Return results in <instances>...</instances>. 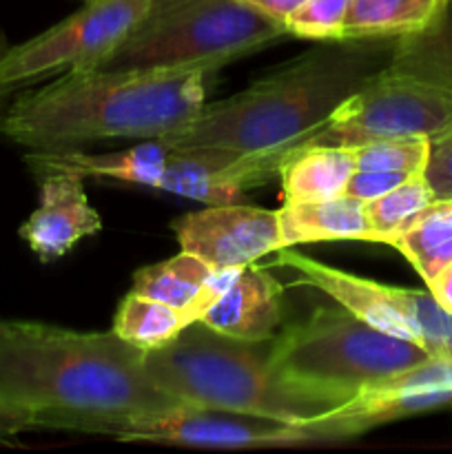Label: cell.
<instances>
[{"label": "cell", "instance_id": "obj_1", "mask_svg": "<svg viewBox=\"0 0 452 454\" xmlns=\"http://www.w3.org/2000/svg\"><path fill=\"white\" fill-rule=\"evenodd\" d=\"M175 406L144 366V350L113 331L78 333L0 319V419L27 430L115 437L124 426Z\"/></svg>", "mask_w": 452, "mask_h": 454}, {"label": "cell", "instance_id": "obj_2", "mask_svg": "<svg viewBox=\"0 0 452 454\" xmlns=\"http://www.w3.org/2000/svg\"><path fill=\"white\" fill-rule=\"evenodd\" d=\"M397 40H323L244 91L226 100H207L189 124L160 142L168 151L264 158L279 177L284 158L304 146L353 93L388 65Z\"/></svg>", "mask_w": 452, "mask_h": 454}, {"label": "cell", "instance_id": "obj_3", "mask_svg": "<svg viewBox=\"0 0 452 454\" xmlns=\"http://www.w3.org/2000/svg\"><path fill=\"white\" fill-rule=\"evenodd\" d=\"M220 69L66 71L9 106L4 133L29 151L75 149L100 140H160L207 105Z\"/></svg>", "mask_w": 452, "mask_h": 454}, {"label": "cell", "instance_id": "obj_4", "mask_svg": "<svg viewBox=\"0 0 452 454\" xmlns=\"http://www.w3.org/2000/svg\"><path fill=\"white\" fill-rule=\"evenodd\" d=\"M144 366L177 402L292 426L326 415L353 397L284 375L270 357V340H235L202 322L189 324L162 348L144 350Z\"/></svg>", "mask_w": 452, "mask_h": 454}, {"label": "cell", "instance_id": "obj_5", "mask_svg": "<svg viewBox=\"0 0 452 454\" xmlns=\"http://www.w3.org/2000/svg\"><path fill=\"white\" fill-rule=\"evenodd\" d=\"M286 34L282 22L242 0H151L102 69H222Z\"/></svg>", "mask_w": 452, "mask_h": 454}, {"label": "cell", "instance_id": "obj_6", "mask_svg": "<svg viewBox=\"0 0 452 454\" xmlns=\"http://www.w3.org/2000/svg\"><path fill=\"white\" fill-rule=\"evenodd\" d=\"M270 357L292 380L355 397L366 386L419 366L433 355L339 306L317 309L275 335Z\"/></svg>", "mask_w": 452, "mask_h": 454}, {"label": "cell", "instance_id": "obj_7", "mask_svg": "<svg viewBox=\"0 0 452 454\" xmlns=\"http://www.w3.org/2000/svg\"><path fill=\"white\" fill-rule=\"evenodd\" d=\"M450 131L452 89L390 58L388 65L353 93L304 146H359L384 137L434 140Z\"/></svg>", "mask_w": 452, "mask_h": 454}, {"label": "cell", "instance_id": "obj_8", "mask_svg": "<svg viewBox=\"0 0 452 454\" xmlns=\"http://www.w3.org/2000/svg\"><path fill=\"white\" fill-rule=\"evenodd\" d=\"M151 0H93L27 43L9 47L0 84L9 91L58 71L84 74L106 65L142 20Z\"/></svg>", "mask_w": 452, "mask_h": 454}, {"label": "cell", "instance_id": "obj_9", "mask_svg": "<svg viewBox=\"0 0 452 454\" xmlns=\"http://www.w3.org/2000/svg\"><path fill=\"white\" fill-rule=\"evenodd\" d=\"M452 403V357H430L359 390L335 411L300 424L306 443L355 439L390 421Z\"/></svg>", "mask_w": 452, "mask_h": 454}, {"label": "cell", "instance_id": "obj_10", "mask_svg": "<svg viewBox=\"0 0 452 454\" xmlns=\"http://www.w3.org/2000/svg\"><path fill=\"white\" fill-rule=\"evenodd\" d=\"M113 439L191 448H222V450H251V448H282L306 443L300 426L207 406H175L158 415L142 417L124 426Z\"/></svg>", "mask_w": 452, "mask_h": 454}, {"label": "cell", "instance_id": "obj_11", "mask_svg": "<svg viewBox=\"0 0 452 454\" xmlns=\"http://www.w3.org/2000/svg\"><path fill=\"white\" fill-rule=\"evenodd\" d=\"M180 251L215 269H242L284 248L279 213L248 204H208L171 224Z\"/></svg>", "mask_w": 452, "mask_h": 454}, {"label": "cell", "instance_id": "obj_12", "mask_svg": "<svg viewBox=\"0 0 452 454\" xmlns=\"http://www.w3.org/2000/svg\"><path fill=\"white\" fill-rule=\"evenodd\" d=\"M38 208L22 222L20 238L40 262H56L80 239L102 231V217L84 193V177L71 171L40 173Z\"/></svg>", "mask_w": 452, "mask_h": 454}, {"label": "cell", "instance_id": "obj_13", "mask_svg": "<svg viewBox=\"0 0 452 454\" xmlns=\"http://www.w3.org/2000/svg\"><path fill=\"white\" fill-rule=\"evenodd\" d=\"M282 284L255 262L242 266L229 291L199 322L235 340L269 341L282 324Z\"/></svg>", "mask_w": 452, "mask_h": 454}, {"label": "cell", "instance_id": "obj_14", "mask_svg": "<svg viewBox=\"0 0 452 454\" xmlns=\"http://www.w3.org/2000/svg\"><path fill=\"white\" fill-rule=\"evenodd\" d=\"M239 270L215 269L193 253L180 251L168 260L136 270L131 291L186 310L193 322H199L229 291Z\"/></svg>", "mask_w": 452, "mask_h": 454}, {"label": "cell", "instance_id": "obj_15", "mask_svg": "<svg viewBox=\"0 0 452 454\" xmlns=\"http://www.w3.org/2000/svg\"><path fill=\"white\" fill-rule=\"evenodd\" d=\"M171 151L160 140H142L118 153H84L78 149L29 151L25 162L34 176L49 171H71L82 177H106L127 184L158 189Z\"/></svg>", "mask_w": 452, "mask_h": 454}, {"label": "cell", "instance_id": "obj_16", "mask_svg": "<svg viewBox=\"0 0 452 454\" xmlns=\"http://www.w3.org/2000/svg\"><path fill=\"white\" fill-rule=\"evenodd\" d=\"M353 146L308 145L292 149L279 167L284 204H310L339 198L355 173Z\"/></svg>", "mask_w": 452, "mask_h": 454}, {"label": "cell", "instance_id": "obj_17", "mask_svg": "<svg viewBox=\"0 0 452 454\" xmlns=\"http://www.w3.org/2000/svg\"><path fill=\"white\" fill-rule=\"evenodd\" d=\"M277 213L284 247L350 239L375 244L363 202L346 193L323 202L284 204Z\"/></svg>", "mask_w": 452, "mask_h": 454}, {"label": "cell", "instance_id": "obj_18", "mask_svg": "<svg viewBox=\"0 0 452 454\" xmlns=\"http://www.w3.org/2000/svg\"><path fill=\"white\" fill-rule=\"evenodd\" d=\"M450 0H350L344 40L406 38L433 27Z\"/></svg>", "mask_w": 452, "mask_h": 454}, {"label": "cell", "instance_id": "obj_19", "mask_svg": "<svg viewBox=\"0 0 452 454\" xmlns=\"http://www.w3.org/2000/svg\"><path fill=\"white\" fill-rule=\"evenodd\" d=\"M425 284L452 262V200H434L390 244Z\"/></svg>", "mask_w": 452, "mask_h": 454}, {"label": "cell", "instance_id": "obj_20", "mask_svg": "<svg viewBox=\"0 0 452 454\" xmlns=\"http://www.w3.org/2000/svg\"><path fill=\"white\" fill-rule=\"evenodd\" d=\"M189 324L193 319L186 310L131 291L120 301L111 331L137 348L155 350L175 340Z\"/></svg>", "mask_w": 452, "mask_h": 454}, {"label": "cell", "instance_id": "obj_21", "mask_svg": "<svg viewBox=\"0 0 452 454\" xmlns=\"http://www.w3.org/2000/svg\"><path fill=\"white\" fill-rule=\"evenodd\" d=\"M433 202L434 193L424 173H415L381 198L363 202L366 220L375 233V244L390 247L393 239Z\"/></svg>", "mask_w": 452, "mask_h": 454}, {"label": "cell", "instance_id": "obj_22", "mask_svg": "<svg viewBox=\"0 0 452 454\" xmlns=\"http://www.w3.org/2000/svg\"><path fill=\"white\" fill-rule=\"evenodd\" d=\"M359 171H401L408 176L424 173L430 155L428 137H384L353 146ZM355 168V171H357Z\"/></svg>", "mask_w": 452, "mask_h": 454}, {"label": "cell", "instance_id": "obj_23", "mask_svg": "<svg viewBox=\"0 0 452 454\" xmlns=\"http://www.w3.org/2000/svg\"><path fill=\"white\" fill-rule=\"evenodd\" d=\"M350 0H306L286 18V31L308 40H344Z\"/></svg>", "mask_w": 452, "mask_h": 454}, {"label": "cell", "instance_id": "obj_24", "mask_svg": "<svg viewBox=\"0 0 452 454\" xmlns=\"http://www.w3.org/2000/svg\"><path fill=\"white\" fill-rule=\"evenodd\" d=\"M424 176L433 189L434 200H452V131L430 140Z\"/></svg>", "mask_w": 452, "mask_h": 454}, {"label": "cell", "instance_id": "obj_25", "mask_svg": "<svg viewBox=\"0 0 452 454\" xmlns=\"http://www.w3.org/2000/svg\"><path fill=\"white\" fill-rule=\"evenodd\" d=\"M408 177L410 176L401 171H359L357 168L350 176L346 195L362 200V202H370V200H377L388 193V191H393L394 186H399Z\"/></svg>", "mask_w": 452, "mask_h": 454}, {"label": "cell", "instance_id": "obj_26", "mask_svg": "<svg viewBox=\"0 0 452 454\" xmlns=\"http://www.w3.org/2000/svg\"><path fill=\"white\" fill-rule=\"evenodd\" d=\"M242 3L251 4L253 9L261 12L264 16L273 18V20L282 22L286 27V18L295 12L300 4H304L306 0H242Z\"/></svg>", "mask_w": 452, "mask_h": 454}, {"label": "cell", "instance_id": "obj_27", "mask_svg": "<svg viewBox=\"0 0 452 454\" xmlns=\"http://www.w3.org/2000/svg\"><path fill=\"white\" fill-rule=\"evenodd\" d=\"M425 288H428L430 295L437 300V304L441 306V309L452 313V262L448 266H443V269L425 284Z\"/></svg>", "mask_w": 452, "mask_h": 454}, {"label": "cell", "instance_id": "obj_28", "mask_svg": "<svg viewBox=\"0 0 452 454\" xmlns=\"http://www.w3.org/2000/svg\"><path fill=\"white\" fill-rule=\"evenodd\" d=\"M9 47H12V44L7 43V35H4L3 25H0V62H3L4 53L9 51ZM12 93L13 91H9V89H4L3 84H0V136L4 133V122H7L9 106H12V100H9V96H12Z\"/></svg>", "mask_w": 452, "mask_h": 454}, {"label": "cell", "instance_id": "obj_29", "mask_svg": "<svg viewBox=\"0 0 452 454\" xmlns=\"http://www.w3.org/2000/svg\"><path fill=\"white\" fill-rule=\"evenodd\" d=\"M12 437H16V434H13L12 430H9V426L0 419V442H7V439H12Z\"/></svg>", "mask_w": 452, "mask_h": 454}, {"label": "cell", "instance_id": "obj_30", "mask_svg": "<svg viewBox=\"0 0 452 454\" xmlns=\"http://www.w3.org/2000/svg\"><path fill=\"white\" fill-rule=\"evenodd\" d=\"M84 3H93V0H84Z\"/></svg>", "mask_w": 452, "mask_h": 454}, {"label": "cell", "instance_id": "obj_31", "mask_svg": "<svg viewBox=\"0 0 452 454\" xmlns=\"http://www.w3.org/2000/svg\"><path fill=\"white\" fill-rule=\"evenodd\" d=\"M450 3H452V0H450Z\"/></svg>", "mask_w": 452, "mask_h": 454}]
</instances>
